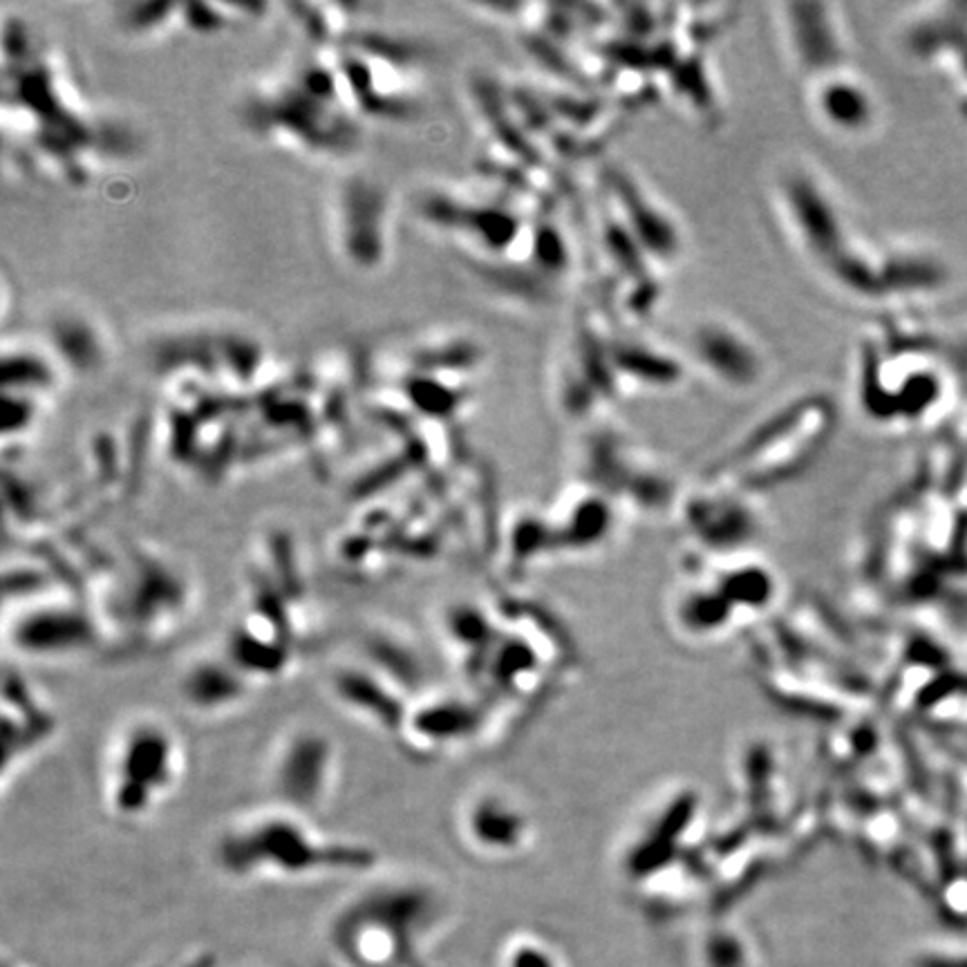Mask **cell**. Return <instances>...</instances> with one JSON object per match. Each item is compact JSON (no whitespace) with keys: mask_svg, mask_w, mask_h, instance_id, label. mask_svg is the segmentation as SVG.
I'll return each mask as SVG.
<instances>
[{"mask_svg":"<svg viewBox=\"0 0 967 967\" xmlns=\"http://www.w3.org/2000/svg\"><path fill=\"white\" fill-rule=\"evenodd\" d=\"M5 146L67 184L86 182L99 154V120L59 52L36 41L23 21L5 18Z\"/></svg>","mask_w":967,"mask_h":967,"instance_id":"1","label":"cell"},{"mask_svg":"<svg viewBox=\"0 0 967 967\" xmlns=\"http://www.w3.org/2000/svg\"><path fill=\"white\" fill-rule=\"evenodd\" d=\"M249 131L309 158H345L361 146L363 117L323 50L256 82L245 101Z\"/></svg>","mask_w":967,"mask_h":967,"instance_id":"2","label":"cell"},{"mask_svg":"<svg viewBox=\"0 0 967 967\" xmlns=\"http://www.w3.org/2000/svg\"><path fill=\"white\" fill-rule=\"evenodd\" d=\"M213 860L234 880L309 882L368 876L379 865V851L272 804L231 822L215 840Z\"/></svg>","mask_w":967,"mask_h":967,"instance_id":"3","label":"cell"},{"mask_svg":"<svg viewBox=\"0 0 967 967\" xmlns=\"http://www.w3.org/2000/svg\"><path fill=\"white\" fill-rule=\"evenodd\" d=\"M446 914V901L431 882L374 880L334 912L327 945L343 967H429Z\"/></svg>","mask_w":967,"mask_h":967,"instance_id":"4","label":"cell"},{"mask_svg":"<svg viewBox=\"0 0 967 967\" xmlns=\"http://www.w3.org/2000/svg\"><path fill=\"white\" fill-rule=\"evenodd\" d=\"M186 751L179 732L162 717L139 715L122 726L110 744L103 770V799L124 825L148 820L179 789Z\"/></svg>","mask_w":967,"mask_h":967,"instance_id":"5","label":"cell"},{"mask_svg":"<svg viewBox=\"0 0 967 967\" xmlns=\"http://www.w3.org/2000/svg\"><path fill=\"white\" fill-rule=\"evenodd\" d=\"M363 120L399 122L419 108L421 54L401 38L381 32H350L321 48Z\"/></svg>","mask_w":967,"mask_h":967,"instance_id":"6","label":"cell"},{"mask_svg":"<svg viewBox=\"0 0 967 967\" xmlns=\"http://www.w3.org/2000/svg\"><path fill=\"white\" fill-rule=\"evenodd\" d=\"M266 776L274 804L314 820L336 795L340 748L321 726H294L276 742Z\"/></svg>","mask_w":967,"mask_h":967,"instance_id":"7","label":"cell"},{"mask_svg":"<svg viewBox=\"0 0 967 967\" xmlns=\"http://www.w3.org/2000/svg\"><path fill=\"white\" fill-rule=\"evenodd\" d=\"M390 198L383 186L357 177L343 184L332 207L336 247L347 262L370 269L388 253Z\"/></svg>","mask_w":967,"mask_h":967,"instance_id":"8","label":"cell"},{"mask_svg":"<svg viewBox=\"0 0 967 967\" xmlns=\"http://www.w3.org/2000/svg\"><path fill=\"white\" fill-rule=\"evenodd\" d=\"M778 23L793 65L808 79L848 67V34L838 8L784 5Z\"/></svg>","mask_w":967,"mask_h":967,"instance_id":"9","label":"cell"},{"mask_svg":"<svg viewBox=\"0 0 967 967\" xmlns=\"http://www.w3.org/2000/svg\"><path fill=\"white\" fill-rule=\"evenodd\" d=\"M330 692L343 710L372 728L388 732L395 740L399 737L408 710L414 702L399 681L381 672L370 661L334 670Z\"/></svg>","mask_w":967,"mask_h":967,"instance_id":"10","label":"cell"},{"mask_svg":"<svg viewBox=\"0 0 967 967\" xmlns=\"http://www.w3.org/2000/svg\"><path fill=\"white\" fill-rule=\"evenodd\" d=\"M95 636L90 613L65 603L29 607L16 613L10 628L14 649L38 659H61L90 649Z\"/></svg>","mask_w":967,"mask_h":967,"instance_id":"11","label":"cell"},{"mask_svg":"<svg viewBox=\"0 0 967 967\" xmlns=\"http://www.w3.org/2000/svg\"><path fill=\"white\" fill-rule=\"evenodd\" d=\"M57 715L38 696L21 670L5 666L3 679V776L14 764L21 766L29 755L44 748L57 734Z\"/></svg>","mask_w":967,"mask_h":967,"instance_id":"12","label":"cell"},{"mask_svg":"<svg viewBox=\"0 0 967 967\" xmlns=\"http://www.w3.org/2000/svg\"><path fill=\"white\" fill-rule=\"evenodd\" d=\"M808 86L810 112L833 135L856 137L876 122V99L869 86L848 67L808 79Z\"/></svg>","mask_w":967,"mask_h":967,"instance_id":"13","label":"cell"},{"mask_svg":"<svg viewBox=\"0 0 967 967\" xmlns=\"http://www.w3.org/2000/svg\"><path fill=\"white\" fill-rule=\"evenodd\" d=\"M690 350L696 361L728 385H751L759 379L761 357L757 347L728 323L696 325L690 334Z\"/></svg>","mask_w":967,"mask_h":967,"instance_id":"14","label":"cell"},{"mask_svg":"<svg viewBox=\"0 0 967 967\" xmlns=\"http://www.w3.org/2000/svg\"><path fill=\"white\" fill-rule=\"evenodd\" d=\"M184 704L207 717L236 710L256 690V683L226 656H204L193 664L179 683Z\"/></svg>","mask_w":967,"mask_h":967,"instance_id":"15","label":"cell"},{"mask_svg":"<svg viewBox=\"0 0 967 967\" xmlns=\"http://www.w3.org/2000/svg\"><path fill=\"white\" fill-rule=\"evenodd\" d=\"M467 706L455 699H414L397 742L410 757H435L450 748L455 742L469 737Z\"/></svg>","mask_w":967,"mask_h":967,"instance_id":"16","label":"cell"},{"mask_svg":"<svg viewBox=\"0 0 967 967\" xmlns=\"http://www.w3.org/2000/svg\"><path fill=\"white\" fill-rule=\"evenodd\" d=\"M463 840L482 854L497 856L513 851L522 838V818L518 810L497 795H480L461 814Z\"/></svg>","mask_w":967,"mask_h":967,"instance_id":"17","label":"cell"},{"mask_svg":"<svg viewBox=\"0 0 967 967\" xmlns=\"http://www.w3.org/2000/svg\"><path fill=\"white\" fill-rule=\"evenodd\" d=\"M501 967H558V963L547 947L529 939H518L507 945Z\"/></svg>","mask_w":967,"mask_h":967,"instance_id":"18","label":"cell"},{"mask_svg":"<svg viewBox=\"0 0 967 967\" xmlns=\"http://www.w3.org/2000/svg\"><path fill=\"white\" fill-rule=\"evenodd\" d=\"M169 967H218V956H215L213 952H204V950H202V952L188 954V956L175 960V963L169 965Z\"/></svg>","mask_w":967,"mask_h":967,"instance_id":"19","label":"cell"},{"mask_svg":"<svg viewBox=\"0 0 967 967\" xmlns=\"http://www.w3.org/2000/svg\"><path fill=\"white\" fill-rule=\"evenodd\" d=\"M5 967H29V965H25V963H5Z\"/></svg>","mask_w":967,"mask_h":967,"instance_id":"20","label":"cell"}]
</instances>
